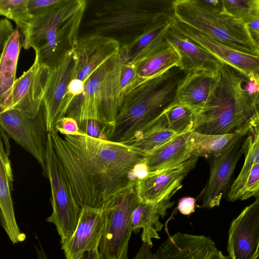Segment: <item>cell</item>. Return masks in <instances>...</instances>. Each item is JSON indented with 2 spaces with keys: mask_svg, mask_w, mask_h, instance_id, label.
I'll list each match as a JSON object with an SVG mask.
<instances>
[{
  "mask_svg": "<svg viewBox=\"0 0 259 259\" xmlns=\"http://www.w3.org/2000/svg\"><path fill=\"white\" fill-rule=\"evenodd\" d=\"M228 200H244L251 197H259V163L253 164L247 176L240 184L231 187L227 195Z\"/></svg>",
  "mask_w": 259,
  "mask_h": 259,
  "instance_id": "33",
  "label": "cell"
},
{
  "mask_svg": "<svg viewBox=\"0 0 259 259\" xmlns=\"http://www.w3.org/2000/svg\"><path fill=\"white\" fill-rule=\"evenodd\" d=\"M210 259H228V257L221 251L218 250L212 254Z\"/></svg>",
  "mask_w": 259,
  "mask_h": 259,
  "instance_id": "48",
  "label": "cell"
},
{
  "mask_svg": "<svg viewBox=\"0 0 259 259\" xmlns=\"http://www.w3.org/2000/svg\"><path fill=\"white\" fill-rule=\"evenodd\" d=\"M195 111L187 106L176 102L172 104L155 121L162 126L182 135L192 130Z\"/></svg>",
  "mask_w": 259,
  "mask_h": 259,
  "instance_id": "29",
  "label": "cell"
},
{
  "mask_svg": "<svg viewBox=\"0 0 259 259\" xmlns=\"http://www.w3.org/2000/svg\"><path fill=\"white\" fill-rule=\"evenodd\" d=\"M186 74L174 67L125 93L109 141L123 143L140 136L176 101Z\"/></svg>",
  "mask_w": 259,
  "mask_h": 259,
  "instance_id": "5",
  "label": "cell"
},
{
  "mask_svg": "<svg viewBox=\"0 0 259 259\" xmlns=\"http://www.w3.org/2000/svg\"><path fill=\"white\" fill-rule=\"evenodd\" d=\"M257 3H258V8H259V0H257Z\"/></svg>",
  "mask_w": 259,
  "mask_h": 259,
  "instance_id": "49",
  "label": "cell"
},
{
  "mask_svg": "<svg viewBox=\"0 0 259 259\" xmlns=\"http://www.w3.org/2000/svg\"><path fill=\"white\" fill-rule=\"evenodd\" d=\"M221 13L248 24L259 19L257 0H222Z\"/></svg>",
  "mask_w": 259,
  "mask_h": 259,
  "instance_id": "34",
  "label": "cell"
},
{
  "mask_svg": "<svg viewBox=\"0 0 259 259\" xmlns=\"http://www.w3.org/2000/svg\"><path fill=\"white\" fill-rule=\"evenodd\" d=\"M249 131L247 128L240 132L223 135H211L191 131L190 139L192 146L193 157L211 158L218 156L237 141L246 136Z\"/></svg>",
  "mask_w": 259,
  "mask_h": 259,
  "instance_id": "27",
  "label": "cell"
},
{
  "mask_svg": "<svg viewBox=\"0 0 259 259\" xmlns=\"http://www.w3.org/2000/svg\"><path fill=\"white\" fill-rule=\"evenodd\" d=\"M248 80L244 74L223 62L208 98L195 112L192 131L223 135L247 128L259 100V93L251 94L247 91Z\"/></svg>",
  "mask_w": 259,
  "mask_h": 259,
  "instance_id": "2",
  "label": "cell"
},
{
  "mask_svg": "<svg viewBox=\"0 0 259 259\" xmlns=\"http://www.w3.org/2000/svg\"><path fill=\"white\" fill-rule=\"evenodd\" d=\"M120 46L116 40L95 34L78 37L73 54L75 59L74 78L87 79L109 59L116 54Z\"/></svg>",
  "mask_w": 259,
  "mask_h": 259,
  "instance_id": "16",
  "label": "cell"
},
{
  "mask_svg": "<svg viewBox=\"0 0 259 259\" xmlns=\"http://www.w3.org/2000/svg\"><path fill=\"white\" fill-rule=\"evenodd\" d=\"M137 183L116 195L102 209L104 226L98 249L105 259H130L132 214L140 201Z\"/></svg>",
  "mask_w": 259,
  "mask_h": 259,
  "instance_id": "8",
  "label": "cell"
},
{
  "mask_svg": "<svg viewBox=\"0 0 259 259\" xmlns=\"http://www.w3.org/2000/svg\"><path fill=\"white\" fill-rule=\"evenodd\" d=\"M14 29L7 18L2 19L0 22V44L4 42L12 34Z\"/></svg>",
  "mask_w": 259,
  "mask_h": 259,
  "instance_id": "41",
  "label": "cell"
},
{
  "mask_svg": "<svg viewBox=\"0 0 259 259\" xmlns=\"http://www.w3.org/2000/svg\"><path fill=\"white\" fill-rule=\"evenodd\" d=\"M180 135L154 123L140 136L123 143L144 153H149Z\"/></svg>",
  "mask_w": 259,
  "mask_h": 259,
  "instance_id": "30",
  "label": "cell"
},
{
  "mask_svg": "<svg viewBox=\"0 0 259 259\" xmlns=\"http://www.w3.org/2000/svg\"><path fill=\"white\" fill-rule=\"evenodd\" d=\"M250 32L259 50V30H251Z\"/></svg>",
  "mask_w": 259,
  "mask_h": 259,
  "instance_id": "47",
  "label": "cell"
},
{
  "mask_svg": "<svg viewBox=\"0 0 259 259\" xmlns=\"http://www.w3.org/2000/svg\"><path fill=\"white\" fill-rule=\"evenodd\" d=\"M54 149L81 208L103 209L118 193L138 181L135 168L145 154L121 143L50 132Z\"/></svg>",
  "mask_w": 259,
  "mask_h": 259,
  "instance_id": "1",
  "label": "cell"
},
{
  "mask_svg": "<svg viewBox=\"0 0 259 259\" xmlns=\"http://www.w3.org/2000/svg\"><path fill=\"white\" fill-rule=\"evenodd\" d=\"M79 130L91 137L109 140L113 127L95 119H87L78 122Z\"/></svg>",
  "mask_w": 259,
  "mask_h": 259,
  "instance_id": "35",
  "label": "cell"
},
{
  "mask_svg": "<svg viewBox=\"0 0 259 259\" xmlns=\"http://www.w3.org/2000/svg\"><path fill=\"white\" fill-rule=\"evenodd\" d=\"M104 226L102 209L83 207L72 236L61 244L66 259H77L84 252L98 248Z\"/></svg>",
  "mask_w": 259,
  "mask_h": 259,
  "instance_id": "18",
  "label": "cell"
},
{
  "mask_svg": "<svg viewBox=\"0 0 259 259\" xmlns=\"http://www.w3.org/2000/svg\"><path fill=\"white\" fill-rule=\"evenodd\" d=\"M180 64L178 52L165 40L160 47L134 64L136 77L128 91Z\"/></svg>",
  "mask_w": 259,
  "mask_h": 259,
  "instance_id": "23",
  "label": "cell"
},
{
  "mask_svg": "<svg viewBox=\"0 0 259 259\" xmlns=\"http://www.w3.org/2000/svg\"><path fill=\"white\" fill-rule=\"evenodd\" d=\"M75 59L70 53L58 66L50 69V74L43 100L46 124L48 133L55 129L57 122L65 116L73 98L68 88L74 78Z\"/></svg>",
  "mask_w": 259,
  "mask_h": 259,
  "instance_id": "13",
  "label": "cell"
},
{
  "mask_svg": "<svg viewBox=\"0 0 259 259\" xmlns=\"http://www.w3.org/2000/svg\"><path fill=\"white\" fill-rule=\"evenodd\" d=\"M169 200L158 203H146L140 201L132 214V231L138 233L142 229L141 235L143 243L153 246V239H160L158 233L164 226L159 221L166 215V210L170 207Z\"/></svg>",
  "mask_w": 259,
  "mask_h": 259,
  "instance_id": "26",
  "label": "cell"
},
{
  "mask_svg": "<svg viewBox=\"0 0 259 259\" xmlns=\"http://www.w3.org/2000/svg\"><path fill=\"white\" fill-rule=\"evenodd\" d=\"M196 200L191 197L181 198L178 204L177 209L183 215H189L195 210Z\"/></svg>",
  "mask_w": 259,
  "mask_h": 259,
  "instance_id": "38",
  "label": "cell"
},
{
  "mask_svg": "<svg viewBox=\"0 0 259 259\" xmlns=\"http://www.w3.org/2000/svg\"><path fill=\"white\" fill-rule=\"evenodd\" d=\"M35 248L38 259H49L48 256L46 254L41 245H40L39 246H35Z\"/></svg>",
  "mask_w": 259,
  "mask_h": 259,
  "instance_id": "45",
  "label": "cell"
},
{
  "mask_svg": "<svg viewBox=\"0 0 259 259\" xmlns=\"http://www.w3.org/2000/svg\"><path fill=\"white\" fill-rule=\"evenodd\" d=\"M227 250L230 259L259 257V197L231 223Z\"/></svg>",
  "mask_w": 259,
  "mask_h": 259,
  "instance_id": "14",
  "label": "cell"
},
{
  "mask_svg": "<svg viewBox=\"0 0 259 259\" xmlns=\"http://www.w3.org/2000/svg\"><path fill=\"white\" fill-rule=\"evenodd\" d=\"M246 136L242 138L221 155L210 158L208 181L199 195L201 208L211 209L218 206L229 191L231 178L237 162L247 146Z\"/></svg>",
  "mask_w": 259,
  "mask_h": 259,
  "instance_id": "11",
  "label": "cell"
},
{
  "mask_svg": "<svg viewBox=\"0 0 259 259\" xmlns=\"http://www.w3.org/2000/svg\"><path fill=\"white\" fill-rule=\"evenodd\" d=\"M136 77V68L131 63L124 61L121 66L120 81L122 94L127 92L134 82Z\"/></svg>",
  "mask_w": 259,
  "mask_h": 259,
  "instance_id": "37",
  "label": "cell"
},
{
  "mask_svg": "<svg viewBox=\"0 0 259 259\" xmlns=\"http://www.w3.org/2000/svg\"><path fill=\"white\" fill-rule=\"evenodd\" d=\"M0 125L9 137L34 157L47 177L46 155L48 132L44 103L34 117H29L16 109L1 112Z\"/></svg>",
  "mask_w": 259,
  "mask_h": 259,
  "instance_id": "10",
  "label": "cell"
},
{
  "mask_svg": "<svg viewBox=\"0 0 259 259\" xmlns=\"http://www.w3.org/2000/svg\"><path fill=\"white\" fill-rule=\"evenodd\" d=\"M54 130L64 136L87 135L79 130L78 122L70 117L65 116L59 119L55 125Z\"/></svg>",
  "mask_w": 259,
  "mask_h": 259,
  "instance_id": "36",
  "label": "cell"
},
{
  "mask_svg": "<svg viewBox=\"0 0 259 259\" xmlns=\"http://www.w3.org/2000/svg\"><path fill=\"white\" fill-rule=\"evenodd\" d=\"M50 74V69L42 65L35 55L32 66L15 80L6 110L16 109L29 117H35L43 105Z\"/></svg>",
  "mask_w": 259,
  "mask_h": 259,
  "instance_id": "12",
  "label": "cell"
},
{
  "mask_svg": "<svg viewBox=\"0 0 259 259\" xmlns=\"http://www.w3.org/2000/svg\"><path fill=\"white\" fill-rule=\"evenodd\" d=\"M218 74L197 72L186 74L177 88L176 102L197 111L208 98L217 81Z\"/></svg>",
  "mask_w": 259,
  "mask_h": 259,
  "instance_id": "24",
  "label": "cell"
},
{
  "mask_svg": "<svg viewBox=\"0 0 259 259\" xmlns=\"http://www.w3.org/2000/svg\"><path fill=\"white\" fill-rule=\"evenodd\" d=\"M77 259H105L98 248L84 252Z\"/></svg>",
  "mask_w": 259,
  "mask_h": 259,
  "instance_id": "43",
  "label": "cell"
},
{
  "mask_svg": "<svg viewBox=\"0 0 259 259\" xmlns=\"http://www.w3.org/2000/svg\"><path fill=\"white\" fill-rule=\"evenodd\" d=\"M190 132L178 135L145 154L144 162L149 174L173 168L193 158Z\"/></svg>",
  "mask_w": 259,
  "mask_h": 259,
  "instance_id": "22",
  "label": "cell"
},
{
  "mask_svg": "<svg viewBox=\"0 0 259 259\" xmlns=\"http://www.w3.org/2000/svg\"><path fill=\"white\" fill-rule=\"evenodd\" d=\"M178 21L240 52L259 57V50L246 23L216 11L203 0H173Z\"/></svg>",
  "mask_w": 259,
  "mask_h": 259,
  "instance_id": "7",
  "label": "cell"
},
{
  "mask_svg": "<svg viewBox=\"0 0 259 259\" xmlns=\"http://www.w3.org/2000/svg\"><path fill=\"white\" fill-rule=\"evenodd\" d=\"M164 38L178 52L179 67L186 74L197 72L218 74L223 62L189 38L170 27Z\"/></svg>",
  "mask_w": 259,
  "mask_h": 259,
  "instance_id": "19",
  "label": "cell"
},
{
  "mask_svg": "<svg viewBox=\"0 0 259 259\" xmlns=\"http://www.w3.org/2000/svg\"><path fill=\"white\" fill-rule=\"evenodd\" d=\"M172 20L155 26L133 44L124 47L127 62L134 65L160 47L165 41L164 35L170 27Z\"/></svg>",
  "mask_w": 259,
  "mask_h": 259,
  "instance_id": "28",
  "label": "cell"
},
{
  "mask_svg": "<svg viewBox=\"0 0 259 259\" xmlns=\"http://www.w3.org/2000/svg\"><path fill=\"white\" fill-rule=\"evenodd\" d=\"M1 45L0 108L9 107L12 89L16 80L17 64L20 50V33L16 28L10 36Z\"/></svg>",
  "mask_w": 259,
  "mask_h": 259,
  "instance_id": "25",
  "label": "cell"
},
{
  "mask_svg": "<svg viewBox=\"0 0 259 259\" xmlns=\"http://www.w3.org/2000/svg\"><path fill=\"white\" fill-rule=\"evenodd\" d=\"M249 30H259V19L247 24Z\"/></svg>",
  "mask_w": 259,
  "mask_h": 259,
  "instance_id": "46",
  "label": "cell"
},
{
  "mask_svg": "<svg viewBox=\"0 0 259 259\" xmlns=\"http://www.w3.org/2000/svg\"><path fill=\"white\" fill-rule=\"evenodd\" d=\"M84 83L78 79H72L68 85L69 95L74 99V97L81 95L84 91Z\"/></svg>",
  "mask_w": 259,
  "mask_h": 259,
  "instance_id": "42",
  "label": "cell"
},
{
  "mask_svg": "<svg viewBox=\"0 0 259 259\" xmlns=\"http://www.w3.org/2000/svg\"><path fill=\"white\" fill-rule=\"evenodd\" d=\"M85 0H59L33 15L22 34V46L32 48L43 65L52 69L73 52L87 6Z\"/></svg>",
  "mask_w": 259,
  "mask_h": 259,
  "instance_id": "3",
  "label": "cell"
},
{
  "mask_svg": "<svg viewBox=\"0 0 259 259\" xmlns=\"http://www.w3.org/2000/svg\"><path fill=\"white\" fill-rule=\"evenodd\" d=\"M4 149L2 139L0 146L1 224L13 244L23 241L25 235L20 231L14 213L11 195L13 175L11 161Z\"/></svg>",
  "mask_w": 259,
  "mask_h": 259,
  "instance_id": "21",
  "label": "cell"
},
{
  "mask_svg": "<svg viewBox=\"0 0 259 259\" xmlns=\"http://www.w3.org/2000/svg\"><path fill=\"white\" fill-rule=\"evenodd\" d=\"M58 1L59 0H29V10L33 16L42 9L54 4Z\"/></svg>",
  "mask_w": 259,
  "mask_h": 259,
  "instance_id": "40",
  "label": "cell"
},
{
  "mask_svg": "<svg viewBox=\"0 0 259 259\" xmlns=\"http://www.w3.org/2000/svg\"><path fill=\"white\" fill-rule=\"evenodd\" d=\"M247 146L244 153L245 160L242 169L231 187H235L244 181L251 166L259 163V100L249 121V131L246 136Z\"/></svg>",
  "mask_w": 259,
  "mask_h": 259,
  "instance_id": "31",
  "label": "cell"
},
{
  "mask_svg": "<svg viewBox=\"0 0 259 259\" xmlns=\"http://www.w3.org/2000/svg\"><path fill=\"white\" fill-rule=\"evenodd\" d=\"M197 159L198 157H193L177 167L149 174L138 181L137 190L140 201L158 203L169 200L181 188L183 180L195 167Z\"/></svg>",
  "mask_w": 259,
  "mask_h": 259,
  "instance_id": "17",
  "label": "cell"
},
{
  "mask_svg": "<svg viewBox=\"0 0 259 259\" xmlns=\"http://www.w3.org/2000/svg\"><path fill=\"white\" fill-rule=\"evenodd\" d=\"M148 244L143 243L139 251L133 259H161L159 248L155 253H152Z\"/></svg>",
  "mask_w": 259,
  "mask_h": 259,
  "instance_id": "39",
  "label": "cell"
},
{
  "mask_svg": "<svg viewBox=\"0 0 259 259\" xmlns=\"http://www.w3.org/2000/svg\"><path fill=\"white\" fill-rule=\"evenodd\" d=\"M86 34L108 37L120 48L174 17L173 0H114L95 2Z\"/></svg>",
  "mask_w": 259,
  "mask_h": 259,
  "instance_id": "4",
  "label": "cell"
},
{
  "mask_svg": "<svg viewBox=\"0 0 259 259\" xmlns=\"http://www.w3.org/2000/svg\"><path fill=\"white\" fill-rule=\"evenodd\" d=\"M46 163L52 206V213L46 221L55 225L62 244L74 233L81 208L75 199L63 166L54 149L50 133L48 134Z\"/></svg>",
  "mask_w": 259,
  "mask_h": 259,
  "instance_id": "9",
  "label": "cell"
},
{
  "mask_svg": "<svg viewBox=\"0 0 259 259\" xmlns=\"http://www.w3.org/2000/svg\"><path fill=\"white\" fill-rule=\"evenodd\" d=\"M1 135L4 141L5 146L6 147V152L7 154L9 156L10 153V145L8 140V135L1 128Z\"/></svg>",
  "mask_w": 259,
  "mask_h": 259,
  "instance_id": "44",
  "label": "cell"
},
{
  "mask_svg": "<svg viewBox=\"0 0 259 259\" xmlns=\"http://www.w3.org/2000/svg\"><path fill=\"white\" fill-rule=\"evenodd\" d=\"M29 0H0V14L13 20L23 34L33 16L28 8Z\"/></svg>",
  "mask_w": 259,
  "mask_h": 259,
  "instance_id": "32",
  "label": "cell"
},
{
  "mask_svg": "<svg viewBox=\"0 0 259 259\" xmlns=\"http://www.w3.org/2000/svg\"><path fill=\"white\" fill-rule=\"evenodd\" d=\"M170 28L189 38L222 62L236 69L250 79L259 81V57L237 51L178 21L175 17Z\"/></svg>",
  "mask_w": 259,
  "mask_h": 259,
  "instance_id": "15",
  "label": "cell"
},
{
  "mask_svg": "<svg viewBox=\"0 0 259 259\" xmlns=\"http://www.w3.org/2000/svg\"><path fill=\"white\" fill-rule=\"evenodd\" d=\"M161 259H210L218 250L209 237L178 232L159 247Z\"/></svg>",
  "mask_w": 259,
  "mask_h": 259,
  "instance_id": "20",
  "label": "cell"
},
{
  "mask_svg": "<svg viewBox=\"0 0 259 259\" xmlns=\"http://www.w3.org/2000/svg\"><path fill=\"white\" fill-rule=\"evenodd\" d=\"M124 61L126 59L119 50L99 67L85 81L83 92L74 98L65 116L78 122L97 120L114 127L123 99L120 73Z\"/></svg>",
  "mask_w": 259,
  "mask_h": 259,
  "instance_id": "6",
  "label": "cell"
}]
</instances>
